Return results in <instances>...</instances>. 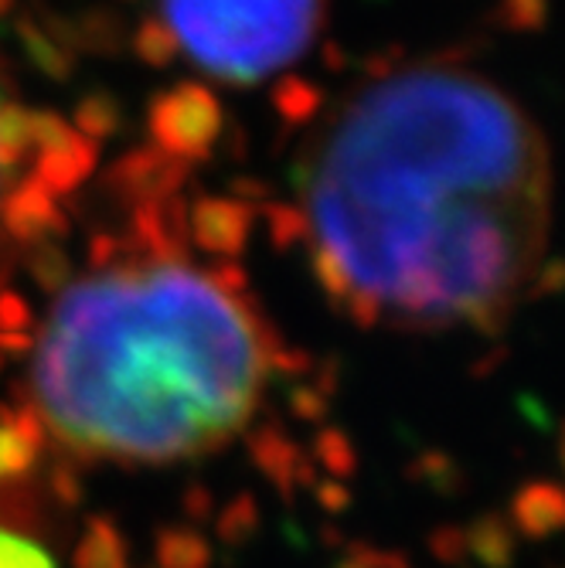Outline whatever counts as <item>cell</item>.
Returning a JSON list of instances; mask_svg holds the SVG:
<instances>
[{
    "instance_id": "7a4b0ae2",
    "label": "cell",
    "mask_w": 565,
    "mask_h": 568,
    "mask_svg": "<svg viewBox=\"0 0 565 568\" xmlns=\"http://www.w3.org/2000/svg\"><path fill=\"white\" fill-rule=\"evenodd\" d=\"M270 354L232 263L204 273L120 242L51 303L28 392L62 446L153 467L235 439L260 408Z\"/></svg>"
},
{
    "instance_id": "30bf717a",
    "label": "cell",
    "mask_w": 565,
    "mask_h": 568,
    "mask_svg": "<svg viewBox=\"0 0 565 568\" xmlns=\"http://www.w3.org/2000/svg\"><path fill=\"white\" fill-rule=\"evenodd\" d=\"M24 161H31V110L4 99L0 102V174L8 178Z\"/></svg>"
},
{
    "instance_id": "7c38bea8",
    "label": "cell",
    "mask_w": 565,
    "mask_h": 568,
    "mask_svg": "<svg viewBox=\"0 0 565 568\" xmlns=\"http://www.w3.org/2000/svg\"><path fill=\"white\" fill-rule=\"evenodd\" d=\"M130 48L137 51V59H140V62H147V65H153V69H164V65H171V62L181 55L178 38H174L171 28H168L164 21H158V18H147V21L137 24L133 44H130Z\"/></svg>"
},
{
    "instance_id": "52a82bcc",
    "label": "cell",
    "mask_w": 565,
    "mask_h": 568,
    "mask_svg": "<svg viewBox=\"0 0 565 568\" xmlns=\"http://www.w3.org/2000/svg\"><path fill=\"white\" fill-rule=\"evenodd\" d=\"M69 222L59 197L48 194L34 178L0 191V235L18 248H38L65 235Z\"/></svg>"
},
{
    "instance_id": "4fadbf2b",
    "label": "cell",
    "mask_w": 565,
    "mask_h": 568,
    "mask_svg": "<svg viewBox=\"0 0 565 568\" xmlns=\"http://www.w3.org/2000/svg\"><path fill=\"white\" fill-rule=\"evenodd\" d=\"M273 106H276V113L286 120V123H306L311 120L317 110H321V89L317 85H311L306 79H296V75H290V79H283L280 85H276V92H273Z\"/></svg>"
},
{
    "instance_id": "3957f363",
    "label": "cell",
    "mask_w": 565,
    "mask_h": 568,
    "mask_svg": "<svg viewBox=\"0 0 565 568\" xmlns=\"http://www.w3.org/2000/svg\"><path fill=\"white\" fill-rule=\"evenodd\" d=\"M161 21L201 72L252 85L314 44L324 0H161Z\"/></svg>"
},
{
    "instance_id": "8fae6325",
    "label": "cell",
    "mask_w": 565,
    "mask_h": 568,
    "mask_svg": "<svg viewBox=\"0 0 565 568\" xmlns=\"http://www.w3.org/2000/svg\"><path fill=\"white\" fill-rule=\"evenodd\" d=\"M123 106L120 99L110 95V92H85L79 102H75V130L85 136V140H110L123 130Z\"/></svg>"
},
{
    "instance_id": "277c9868",
    "label": "cell",
    "mask_w": 565,
    "mask_h": 568,
    "mask_svg": "<svg viewBox=\"0 0 565 568\" xmlns=\"http://www.w3.org/2000/svg\"><path fill=\"white\" fill-rule=\"evenodd\" d=\"M225 113L215 92L201 82H178L150 99L147 130L150 146H158L181 164L209 161L222 136Z\"/></svg>"
},
{
    "instance_id": "5b68a950",
    "label": "cell",
    "mask_w": 565,
    "mask_h": 568,
    "mask_svg": "<svg viewBox=\"0 0 565 568\" xmlns=\"http://www.w3.org/2000/svg\"><path fill=\"white\" fill-rule=\"evenodd\" d=\"M99 146L85 140L75 126H69L62 116L31 110V161H34V181L48 194H72L95 168Z\"/></svg>"
},
{
    "instance_id": "2e32d148",
    "label": "cell",
    "mask_w": 565,
    "mask_h": 568,
    "mask_svg": "<svg viewBox=\"0 0 565 568\" xmlns=\"http://www.w3.org/2000/svg\"><path fill=\"white\" fill-rule=\"evenodd\" d=\"M4 99H11L8 95V79H4V69H0V102H4ZM0 191H4V174H0ZM11 242L4 239V235H0V276H4L8 273V260H11Z\"/></svg>"
},
{
    "instance_id": "ba28073f",
    "label": "cell",
    "mask_w": 565,
    "mask_h": 568,
    "mask_svg": "<svg viewBox=\"0 0 565 568\" xmlns=\"http://www.w3.org/2000/svg\"><path fill=\"white\" fill-rule=\"evenodd\" d=\"M184 225H188V239L198 248L235 260L252 239L255 212L242 197H209L204 194L188 204Z\"/></svg>"
},
{
    "instance_id": "9a60e30c",
    "label": "cell",
    "mask_w": 565,
    "mask_h": 568,
    "mask_svg": "<svg viewBox=\"0 0 565 568\" xmlns=\"http://www.w3.org/2000/svg\"><path fill=\"white\" fill-rule=\"evenodd\" d=\"M497 21L511 31H538L548 21V0H501Z\"/></svg>"
},
{
    "instance_id": "8992f818",
    "label": "cell",
    "mask_w": 565,
    "mask_h": 568,
    "mask_svg": "<svg viewBox=\"0 0 565 568\" xmlns=\"http://www.w3.org/2000/svg\"><path fill=\"white\" fill-rule=\"evenodd\" d=\"M184 178H188V164L168 158L158 146L143 143L123 153L120 161H113L102 184H107L113 197L130 204V209H140V204H158V201L178 197Z\"/></svg>"
},
{
    "instance_id": "e0dca14e",
    "label": "cell",
    "mask_w": 565,
    "mask_h": 568,
    "mask_svg": "<svg viewBox=\"0 0 565 568\" xmlns=\"http://www.w3.org/2000/svg\"><path fill=\"white\" fill-rule=\"evenodd\" d=\"M11 4H14V0H0V18H4V14L11 11Z\"/></svg>"
},
{
    "instance_id": "5bb4252c",
    "label": "cell",
    "mask_w": 565,
    "mask_h": 568,
    "mask_svg": "<svg viewBox=\"0 0 565 568\" xmlns=\"http://www.w3.org/2000/svg\"><path fill=\"white\" fill-rule=\"evenodd\" d=\"M0 568H56V561L38 541L0 528Z\"/></svg>"
},
{
    "instance_id": "6da1fadb",
    "label": "cell",
    "mask_w": 565,
    "mask_h": 568,
    "mask_svg": "<svg viewBox=\"0 0 565 568\" xmlns=\"http://www.w3.org/2000/svg\"><path fill=\"white\" fill-rule=\"evenodd\" d=\"M300 191L314 276L357 324L491 331L542 270L545 140L467 69L362 85L306 150Z\"/></svg>"
},
{
    "instance_id": "9c48e42d",
    "label": "cell",
    "mask_w": 565,
    "mask_h": 568,
    "mask_svg": "<svg viewBox=\"0 0 565 568\" xmlns=\"http://www.w3.org/2000/svg\"><path fill=\"white\" fill-rule=\"evenodd\" d=\"M18 34L24 41L28 59L41 72H48L51 79H65L69 75V69H72V48H69V41H62L56 34V28L38 21V18H21Z\"/></svg>"
}]
</instances>
